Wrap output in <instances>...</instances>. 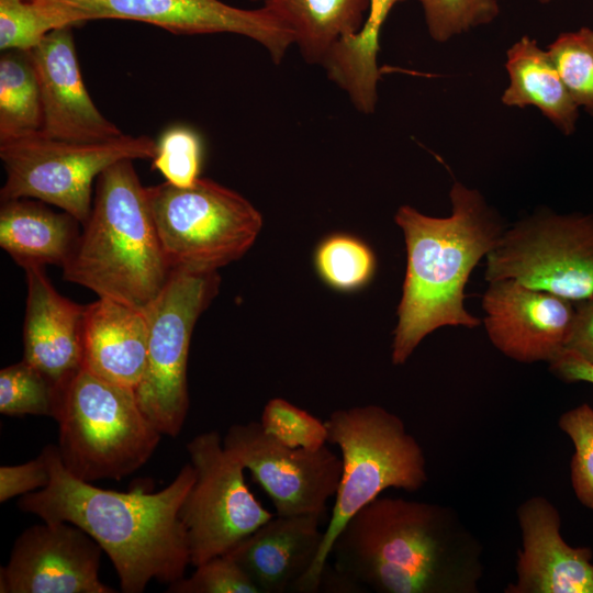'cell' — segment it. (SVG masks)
<instances>
[{
  "label": "cell",
  "mask_w": 593,
  "mask_h": 593,
  "mask_svg": "<svg viewBox=\"0 0 593 593\" xmlns=\"http://www.w3.org/2000/svg\"><path fill=\"white\" fill-rule=\"evenodd\" d=\"M334 571L378 593H477L482 546L457 513L435 503L377 497L333 542Z\"/></svg>",
  "instance_id": "cell-1"
},
{
  "label": "cell",
  "mask_w": 593,
  "mask_h": 593,
  "mask_svg": "<svg viewBox=\"0 0 593 593\" xmlns=\"http://www.w3.org/2000/svg\"><path fill=\"white\" fill-rule=\"evenodd\" d=\"M42 451L51 480L20 497L22 512L86 532L110 558L124 593H142L153 580L169 585L184 577L190 553L179 510L194 481L190 462L158 492H119L74 477L57 445Z\"/></svg>",
  "instance_id": "cell-2"
},
{
  "label": "cell",
  "mask_w": 593,
  "mask_h": 593,
  "mask_svg": "<svg viewBox=\"0 0 593 593\" xmlns=\"http://www.w3.org/2000/svg\"><path fill=\"white\" fill-rule=\"evenodd\" d=\"M451 214L428 216L402 205L394 221L406 247V272L393 331L391 360L403 365L419 343L443 326L473 328L465 307L470 273L494 248L505 226L483 195L459 181L450 189Z\"/></svg>",
  "instance_id": "cell-3"
},
{
  "label": "cell",
  "mask_w": 593,
  "mask_h": 593,
  "mask_svg": "<svg viewBox=\"0 0 593 593\" xmlns=\"http://www.w3.org/2000/svg\"><path fill=\"white\" fill-rule=\"evenodd\" d=\"M63 265V279L145 310L160 293L171 269L154 224L146 187L132 159L103 170L92 209Z\"/></svg>",
  "instance_id": "cell-4"
},
{
  "label": "cell",
  "mask_w": 593,
  "mask_h": 593,
  "mask_svg": "<svg viewBox=\"0 0 593 593\" xmlns=\"http://www.w3.org/2000/svg\"><path fill=\"white\" fill-rule=\"evenodd\" d=\"M328 443L340 450L342 475L320 552L292 592L321 589L333 542L347 522L389 488L416 492L427 480L422 446L404 422L387 409L367 404L332 412Z\"/></svg>",
  "instance_id": "cell-5"
},
{
  "label": "cell",
  "mask_w": 593,
  "mask_h": 593,
  "mask_svg": "<svg viewBox=\"0 0 593 593\" xmlns=\"http://www.w3.org/2000/svg\"><path fill=\"white\" fill-rule=\"evenodd\" d=\"M53 417L65 469L87 482L132 474L163 436L141 410L134 389L82 367L56 383Z\"/></svg>",
  "instance_id": "cell-6"
},
{
  "label": "cell",
  "mask_w": 593,
  "mask_h": 593,
  "mask_svg": "<svg viewBox=\"0 0 593 593\" xmlns=\"http://www.w3.org/2000/svg\"><path fill=\"white\" fill-rule=\"evenodd\" d=\"M149 209L172 270L215 272L242 258L261 228L260 212L242 194L211 179L190 187H146Z\"/></svg>",
  "instance_id": "cell-7"
},
{
  "label": "cell",
  "mask_w": 593,
  "mask_h": 593,
  "mask_svg": "<svg viewBox=\"0 0 593 593\" xmlns=\"http://www.w3.org/2000/svg\"><path fill=\"white\" fill-rule=\"evenodd\" d=\"M157 142L147 135H125L99 143H76L34 133L0 142L5 182L1 201L34 199L55 205L78 220L89 219L92 186L99 175L122 159H153Z\"/></svg>",
  "instance_id": "cell-8"
},
{
  "label": "cell",
  "mask_w": 593,
  "mask_h": 593,
  "mask_svg": "<svg viewBox=\"0 0 593 593\" xmlns=\"http://www.w3.org/2000/svg\"><path fill=\"white\" fill-rule=\"evenodd\" d=\"M220 283L217 271L172 270L160 293L145 309L149 326L147 357L134 391L141 410L161 435L176 437L183 427L190 406L187 365L192 332L216 296Z\"/></svg>",
  "instance_id": "cell-9"
},
{
  "label": "cell",
  "mask_w": 593,
  "mask_h": 593,
  "mask_svg": "<svg viewBox=\"0 0 593 593\" xmlns=\"http://www.w3.org/2000/svg\"><path fill=\"white\" fill-rule=\"evenodd\" d=\"M488 282L513 279L580 302L593 296V214L540 210L505 228L486 255Z\"/></svg>",
  "instance_id": "cell-10"
},
{
  "label": "cell",
  "mask_w": 593,
  "mask_h": 593,
  "mask_svg": "<svg viewBox=\"0 0 593 593\" xmlns=\"http://www.w3.org/2000/svg\"><path fill=\"white\" fill-rule=\"evenodd\" d=\"M194 481L179 510L186 529L190 564L231 551L271 519L249 490L244 467L225 449L217 430L193 437L186 446Z\"/></svg>",
  "instance_id": "cell-11"
},
{
  "label": "cell",
  "mask_w": 593,
  "mask_h": 593,
  "mask_svg": "<svg viewBox=\"0 0 593 593\" xmlns=\"http://www.w3.org/2000/svg\"><path fill=\"white\" fill-rule=\"evenodd\" d=\"M54 25L77 26L119 19L159 26L175 34L232 33L262 45L280 64L293 44L290 31L264 7L240 9L221 0H29Z\"/></svg>",
  "instance_id": "cell-12"
},
{
  "label": "cell",
  "mask_w": 593,
  "mask_h": 593,
  "mask_svg": "<svg viewBox=\"0 0 593 593\" xmlns=\"http://www.w3.org/2000/svg\"><path fill=\"white\" fill-rule=\"evenodd\" d=\"M223 446L250 472L277 515L323 516L338 489L342 459L326 445L316 450L291 448L250 421L232 425Z\"/></svg>",
  "instance_id": "cell-13"
},
{
  "label": "cell",
  "mask_w": 593,
  "mask_h": 593,
  "mask_svg": "<svg viewBox=\"0 0 593 593\" xmlns=\"http://www.w3.org/2000/svg\"><path fill=\"white\" fill-rule=\"evenodd\" d=\"M103 550L78 526L44 522L15 539L0 593H114L99 578Z\"/></svg>",
  "instance_id": "cell-14"
},
{
  "label": "cell",
  "mask_w": 593,
  "mask_h": 593,
  "mask_svg": "<svg viewBox=\"0 0 593 593\" xmlns=\"http://www.w3.org/2000/svg\"><path fill=\"white\" fill-rule=\"evenodd\" d=\"M482 309L491 343L523 363L557 358L567 348L575 314L573 301L513 279L489 282Z\"/></svg>",
  "instance_id": "cell-15"
},
{
  "label": "cell",
  "mask_w": 593,
  "mask_h": 593,
  "mask_svg": "<svg viewBox=\"0 0 593 593\" xmlns=\"http://www.w3.org/2000/svg\"><path fill=\"white\" fill-rule=\"evenodd\" d=\"M74 26L52 30L27 51L38 81L43 125L40 133L67 142L99 143L123 132L96 107L76 54Z\"/></svg>",
  "instance_id": "cell-16"
},
{
  "label": "cell",
  "mask_w": 593,
  "mask_h": 593,
  "mask_svg": "<svg viewBox=\"0 0 593 593\" xmlns=\"http://www.w3.org/2000/svg\"><path fill=\"white\" fill-rule=\"evenodd\" d=\"M522 549L516 582L506 593H593V552L572 547L561 536L557 507L544 496L525 500L517 508Z\"/></svg>",
  "instance_id": "cell-17"
},
{
  "label": "cell",
  "mask_w": 593,
  "mask_h": 593,
  "mask_svg": "<svg viewBox=\"0 0 593 593\" xmlns=\"http://www.w3.org/2000/svg\"><path fill=\"white\" fill-rule=\"evenodd\" d=\"M27 295L23 360L55 384L82 367L81 331L86 305L61 295L44 267L24 269Z\"/></svg>",
  "instance_id": "cell-18"
},
{
  "label": "cell",
  "mask_w": 593,
  "mask_h": 593,
  "mask_svg": "<svg viewBox=\"0 0 593 593\" xmlns=\"http://www.w3.org/2000/svg\"><path fill=\"white\" fill-rule=\"evenodd\" d=\"M321 515H275L227 552L260 593L292 591L314 563L324 529Z\"/></svg>",
  "instance_id": "cell-19"
},
{
  "label": "cell",
  "mask_w": 593,
  "mask_h": 593,
  "mask_svg": "<svg viewBox=\"0 0 593 593\" xmlns=\"http://www.w3.org/2000/svg\"><path fill=\"white\" fill-rule=\"evenodd\" d=\"M148 333L146 310L98 298L85 310L82 368L135 390L145 370Z\"/></svg>",
  "instance_id": "cell-20"
},
{
  "label": "cell",
  "mask_w": 593,
  "mask_h": 593,
  "mask_svg": "<svg viewBox=\"0 0 593 593\" xmlns=\"http://www.w3.org/2000/svg\"><path fill=\"white\" fill-rule=\"evenodd\" d=\"M45 204L26 198L1 201L0 246L23 269L63 267L80 235L78 220Z\"/></svg>",
  "instance_id": "cell-21"
},
{
  "label": "cell",
  "mask_w": 593,
  "mask_h": 593,
  "mask_svg": "<svg viewBox=\"0 0 593 593\" xmlns=\"http://www.w3.org/2000/svg\"><path fill=\"white\" fill-rule=\"evenodd\" d=\"M508 86L501 101L507 107H536L563 135L577 128L580 108L566 88L548 51L525 35L506 52Z\"/></svg>",
  "instance_id": "cell-22"
},
{
  "label": "cell",
  "mask_w": 593,
  "mask_h": 593,
  "mask_svg": "<svg viewBox=\"0 0 593 593\" xmlns=\"http://www.w3.org/2000/svg\"><path fill=\"white\" fill-rule=\"evenodd\" d=\"M262 1L290 31L303 59L320 66L339 42L361 30L369 9V0Z\"/></svg>",
  "instance_id": "cell-23"
},
{
  "label": "cell",
  "mask_w": 593,
  "mask_h": 593,
  "mask_svg": "<svg viewBox=\"0 0 593 593\" xmlns=\"http://www.w3.org/2000/svg\"><path fill=\"white\" fill-rule=\"evenodd\" d=\"M404 0H369L361 30L339 42L331 52L326 67L331 77L343 88L360 94L377 90L379 35L395 4Z\"/></svg>",
  "instance_id": "cell-24"
},
{
  "label": "cell",
  "mask_w": 593,
  "mask_h": 593,
  "mask_svg": "<svg viewBox=\"0 0 593 593\" xmlns=\"http://www.w3.org/2000/svg\"><path fill=\"white\" fill-rule=\"evenodd\" d=\"M43 109L38 81L27 51L0 57V142L38 133Z\"/></svg>",
  "instance_id": "cell-25"
},
{
  "label": "cell",
  "mask_w": 593,
  "mask_h": 593,
  "mask_svg": "<svg viewBox=\"0 0 593 593\" xmlns=\"http://www.w3.org/2000/svg\"><path fill=\"white\" fill-rule=\"evenodd\" d=\"M314 265L328 287L350 292L372 280L377 260L372 249L361 239L348 234H334L316 247Z\"/></svg>",
  "instance_id": "cell-26"
},
{
  "label": "cell",
  "mask_w": 593,
  "mask_h": 593,
  "mask_svg": "<svg viewBox=\"0 0 593 593\" xmlns=\"http://www.w3.org/2000/svg\"><path fill=\"white\" fill-rule=\"evenodd\" d=\"M547 51L575 104L593 116V30L562 32Z\"/></svg>",
  "instance_id": "cell-27"
},
{
  "label": "cell",
  "mask_w": 593,
  "mask_h": 593,
  "mask_svg": "<svg viewBox=\"0 0 593 593\" xmlns=\"http://www.w3.org/2000/svg\"><path fill=\"white\" fill-rule=\"evenodd\" d=\"M56 384L21 360L0 371V413L9 416H54Z\"/></svg>",
  "instance_id": "cell-28"
},
{
  "label": "cell",
  "mask_w": 593,
  "mask_h": 593,
  "mask_svg": "<svg viewBox=\"0 0 593 593\" xmlns=\"http://www.w3.org/2000/svg\"><path fill=\"white\" fill-rule=\"evenodd\" d=\"M259 423L265 433L291 448L316 450L328 443L325 421L282 398L266 403Z\"/></svg>",
  "instance_id": "cell-29"
},
{
  "label": "cell",
  "mask_w": 593,
  "mask_h": 593,
  "mask_svg": "<svg viewBox=\"0 0 593 593\" xmlns=\"http://www.w3.org/2000/svg\"><path fill=\"white\" fill-rule=\"evenodd\" d=\"M430 37L439 43L490 24L500 14L497 0H418Z\"/></svg>",
  "instance_id": "cell-30"
},
{
  "label": "cell",
  "mask_w": 593,
  "mask_h": 593,
  "mask_svg": "<svg viewBox=\"0 0 593 593\" xmlns=\"http://www.w3.org/2000/svg\"><path fill=\"white\" fill-rule=\"evenodd\" d=\"M202 143L199 135L187 126L166 130L157 142L153 169L177 187H190L200 177Z\"/></svg>",
  "instance_id": "cell-31"
},
{
  "label": "cell",
  "mask_w": 593,
  "mask_h": 593,
  "mask_svg": "<svg viewBox=\"0 0 593 593\" xmlns=\"http://www.w3.org/2000/svg\"><path fill=\"white\" fill-rule=\"evenodd\" d=\"M558 425L574 446L570 479L579 502L593 511V407L586 403L560 415Z\"/></svg>",
  "instance_id": "cell-32"
},
{
  "label": "cell",
  "mask_w": 593,
  "mask_h": 593,
  "mask_svg": "<svg viewBox=\"0 0 593 593\" xmlns=\"http://www.w3.org/2000/svg\"><path fill=\"white\" fill-rule=\"evenodd\" d=\"M189 578L168 585L169 593H260L239 564L227 553L198 567Z\"/></svg>",
  "instance_id": "cell-33"
},
{
  "label": "cell",
  "mask_w": 593,
  "mask_h": 593,
  "mask_svg": "<svg viewBox=\"0 0 593 593\" xmlns=\"http://www.w3.org/2000/svg\"><path fill=\"white\" fill-rule=\"evenodd\" d=\"M52 22L29 0H0V48L30 51L52 30Z\"/></svg>",
  "instance_id": "cell-34"
},
{
  "label": "cell",
  "mask_w": 593,
  "mask_h": 593,
  "mask_svg": "<svg viewBox=\"0 0 593 593\" xmlns=\"http://www.w3.org/2000/svg\"><path fill=\"white\" fill-rule=\"evenodd\" d=\"M51 480L43 451L37 458L15 466L0 467V502L45 488Z\"/></svg>",
  "instance_id": "cell-35"
},
{
  "label": "cell",
  "mask_w": 593,
  "mask_h": 593,
  "mask_svg": "<svg viewBox=\"0 0 593 593\" xmlns=\"http://www.w3.org/2000/svg\"><path fill=\"white\" fill-rule=\"evenodd\" d=\"M593 365V296L578 302L567 348Z\"/></svg>",
  "instance_id": "cell-36"
},
{
  "label": "cell",
  "mask_w": 593,
  "mask_h": 593,
  "mask_svg": "<svg viewBox=\"0 0 593 593\" xmlns=\"http://www.w3.org/2000/svg\"><path fill=\"white\" fill-rule=\"evenodd\" d=\"M549 369L564 382H588L593 384V365L569 349H564L549 362Z\"/></svg>",
  "instance_id": "cell-37"
},
{
  "label": "cell",
  "mask_w": 593,
  "mask_h": 593,
  "mask_svg": "<svg viewBox=\"0 0 593 593\" xmlns=\"http://www.w3.org/2000/svg\"><path fill=\"white\" fill-rule=\"evenodd\" d=\"M537 1L542 3V4H547V3L551 2L552 0H537Z\"/></svg>",
  "instance_id": "cell-38"
},
{
  "label": "cell",
  "mask_w": 593,
  "mask_h": 593,
  "mask_svg": "<svg viewBox=\"0 0 593 593\" xmlns=\"http://www.w3.org/2000/svg\"><path fill=\"white\" fill-rule=\"evenodd\" d=\"M250 1H258V0H250Z\"/></svg>",
  "instance_id": "cell-39"
}]
</instances>
